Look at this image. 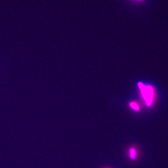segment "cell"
Here are the masks:
<instances>
[{
  "label": "cell",
  "instance_id": "obj_1",
  "mask_svg": "<svg viewBox=\"0 0 168 168\" xmlns=\"http://www.w3.org/2000/svg\"><path fill=\"white\" fill-rule=\"evenodd\" d=\"M138 86L147 104L150 106L152 104L153 97L152 87L150 86H146L141 83H139Z\"/></svg>",
  "mask_w": 168,
  "mask_h": 168
},
{
  "label": "cell",
  "instance_id": "obj_2",
  "mask_svg": "<svg viewBox=\"0 0 168 168\" xmlns=\"http://www.w3.org/2000/svg\"><path fill=\"white\" fill-rule=\"evenodd\" d=\"M128 155L130 159L134 161L137 160L138 156L137 149L135 147H131L128 150Z\"/></svg>",
  "mask_w": 168,
  "mask_h": 168
},
{
  "label": "cell",
  "instance_id": "obj_3",
  "mask_svg": "<svg viewBox=\"0 0 168 168\" xmlns=\"http://www.w3.org/2000/svg\"><path fill=\"white\" fill-rule=\"evenodd\" d=\"M131 106L132 108L136 110H138L139 109V107L138 105L135 103H132L131 104Z\"/></svg>",
  "mask_w": 168,
  "mask_h": 168
}]
</instances>
